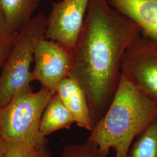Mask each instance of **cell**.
I'll list each match as a JSON object with an SVG mask.
<instances>
[{"label": "cell", "mask_w": 157, "mask_h": 157, "mask_svg": "<svg viewBox=\"0 0 157 157\" xmlns=\"http://www.w3.org/2000/svg\"><path fill=\"white\" fill-rule=\"evenodd\" d=\"M140 34L139 27L108 0H90L68 76L84 90L94 125L118 89L126 51Z\"/></svg>", "instance_id": "cell-1"}, {"label": "cell", "mask_w": 157, "mask_h": 157, "mask_svg": "<svg viewBox=\"0 0 157 157\" xmlns=\"http://www.w3.org/2000/svg\"><path fill=\"white\" fill-rule=\"evenodd\" d=\"M157 115V105L124 76L104 114L95 124L87 140L113 157H128L137 136Z\"/></svg>", "instance_id": "cell-2"}, {"label": "cell", "mask_w": 157, "mask_h": 157, "mask_svg": "<svg viewBox=\"0 0 157 157\" xmlns=\"http://www.w3.org/2000/svg\"><path fill=\"white\" fill-rule=\"evenodd\" d=\"M55 93L41 87L34 92L29 84L19 90L8 104L0 107V133L7 142H22L35 148L47 145L40 122Z\"/></svg>", "instance_id": "cell-3"}, {"label": "cell", "mask_w": 157, "mask_h": 157, "mask_svg": "<svg viewBox=\"0 0 157 157\" xmlns=\"http://www.w3.org/2000/svg\"><path fill=\"white\" fill-rule=\"evenodd\" d=\"M48 17L41 12L19 32L0 75V107L8 104L17 93L33 82L30 64L37 43L44 37Z\"/></svg>", "instance_id": "cell-4"}, {"label": "cell", "mask_w": 157, "mask_h": 157, "mask_svg": "<svg viewBox=\"0 0 157 157\" xmlns=\"http://www.w3.org/2000/svg\"><path fill=\"white\" fill-rule=\"evenodd\" d=\"M122 75L157 105V41L141 33L124 54Z\"/></svg>", "instance_id": "cell-5"}, {"label": "cell", "mask_w": 157, "mask_h": 157, "mask_svg": "<svg viewBox=\"0 0 157 157\" xmlns=\"http://www.w3.org/2000/svg\"><path fill=\"white\" fill-rule=\"evenodd\" d=\"M35 66L31 72L32 80L41 87L56 91L60 82L69 76L72 66V50L59 42L41 37L34 51Z\"/></svg>", "instance_id": "cell-6"}, {"label": "cell", "mask_w": 157, "mask_h": 157, "mask_svg": "<svg viewBox=\"0 0 157 157\" xmlns=\"http://www.w3.org/2000/svg\"><path fill=\"white\" fill-rule=\"evenodd\" d=\"M90 0H61L52 3L44 37L72 50L84 23Z\"/></svg>", "instance_id": "cell-7"}, {"label": "cell", "mask_w": 157, "mask_h": 157, "mask_svg": "<svg viewBox=\"0 0 157 157\" xmlns=\"http://www.w3.org/2000/svg\"><path fill=\"white\" fill-rule=\"evenodd\" d=\"M116 11L131 19L141 33L157 41V0H108Z\"/></svg>", "instance_id": "cell-8"}, {"label": "cell", "mask_w": 157, "mask_h": 157, "mask_svg": "<svg viewBox=\"0 0 157 157\" xmlns=\"http://www.w3.org/2000/svg\"><path fill=\"white\" fill-rule=\"evenodd\" d=\"M55 93L72 115L75 123L80 128L91 131L94 124L87 96L80 85L67 76L57 86Z\"/></svg>", "instance_id": "cell-9"}, {"label": "cell", "mask_w": 157, "mask_h": 157, "mask_svg": "<svg viewBox=\"0 0 157 157\" xmlns=\"http://www.w3.org/2000/svg\"><path fill=\"white\" fill-rule=\"evenodd\" d=\"M73 123L72 115L54 93L42 114L40 122L41 133L46 137L57 130L69 129Z\"/></svg>", "instance_id": "cell-10"}, {"label": "cell", "mask_w": 157, "mask_h": 157, "mask_svg": "<svg viewBox=\"0 0 157 157\" xmlns=\"http://www.w3.org/2000/svg\"><path fill=\"white\" fill-rule=\"evenodd\" d=\"M40 0H0V8L11 33L17 35L32 18Z\"/></svg>", "instance_id": "cell-11"}, {"label": "cell", "mask_w": 157, "mask_h": 157, "mask_svg": "<svg viewBox=\"0 0 157 157\" xmlns=\"http://www.w3.org/2000/svg\"><path fill=\"white\" fill-rule=\"evenodd\" d=\"M128 157H157V115L135 139Z\"/></svg>", "instance_id": "cell-12"}, {"label": "cell", "mask_w": 157, "mask_h": 157, "mask_svg": "<svg viewBox=\"0 0 157 157\" xmlns=\"http://www.w3.org/2000/svg\"><path fill=\"white\" fill-rule=\"evenodd\" d=\"M95 144L86 141L80 144H68L65 146L60 157H107Z\"/></svg>", "instance_id": "cell-13"}, {"label": "cell", "mask_w": 157, "mask_h": 157, "mask_svg": "<svg viewBox=\"0 0 157 157\" xmlns=\"http://www.w3.org/2000/svg\"><path fill=\"white\" fill-rule=\"evenodd\" d=\"M36 149L22 142H8L4 157H28Z\"/></svg>", "instance_id": "cell-14"}, {"label": "cell", "mask_w": 157, "mask_h": 157, "mask_svg": "<svg viewBox=\"0 0 157 157\" xmlns=\"http://www.w3.org/2000/svg\"><path fill=\"white\" fill-rule=\"evenodd\" d=\"M17 36L8 39H0V68L2 67L11 50Z\"/></svg>", "instance_id": "cell-15"}, {"label": "cell", "mask_w": 157, "mask_h": 157, "mask_svg": "<svg viewBox=\"0 0 157 157\" xmlns=\"http://www.w3.org/2000/svg\"><path fill=\"white\" fill-rule=\"evenodd\" d=\"M17 35H13L10 32L6 23L5 16L0 8V39H10L17 36Z\"/></svg>", "instance_id": "cell-16"}, {"label": "cell", "mask_w": 157, "mask_h": 157, "mask_svg": "<svg viewBox=\"0 0 157 157\" xmlns=\"http://www.w3.org/2000/svg\"><path fill=\"white\" fill-rule=\"evenodd\" d=\"M28 157H53L48 148L47 145L41 147L34 150Z\"/></svg>", "instance_id": "cell-17"}, {"label": "cell", "mask_w": 157, "mask_h": 157, "mask_svg": "<svg viewBox=\"0 0 157 157\" xmlns=\"http://www.w3.org/2000/svg\"><path fill=\"white\" fill-rule=\"evenodd\" d=\"M8 142L0 133V157H4L6 154Z\"/></svg>", "instance_id": "cell-18"}]
</instances>
